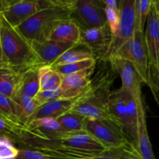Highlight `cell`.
Instances as JSON below:
<instances>
[{"instance_id":"28","label":"cell","mask_w":159,"mask_h":159,"mask_svg":"<svg viewBox=\"0 0 159 159\" xmlns=\"http://www.w3.org/2000/svg\"><path fill=\"white\" fill-rule=\"evenodd\" d=\"M96 65V59L89 58L80 61L74 62V63L66 64V65H59L51 67H53L61 75L65 76L70 74H73V73L79 72V71H83V70L95 68Z\"/></svg>"},{"instance_id":"13","label":"cell","mask_w":159,"mask_h":159,"mask_svg":"<svg viewBox=\"0 0 159 159\" xmlns=\"http://www.w3.org/2000/svg\"><path fill=\"white\" fill-rule=\"evenodd\" d=\"M69 131L63 128L56 119L43 118L33 120L22 129L20 134L39 139L53 141L64 138Z\"/></svg>"},{"instance_id":"32","label":"cell","mask_w":159,"mask_h":159,"mask_svg":"<svg viewBox=\"0 0 159 159\" xmlns=\"http://www.w3.org/2000/svg\"><path fill=\"white\" fill-rule=\"evenodd\" d=\"M106 16H107V25L110 30L112 37L117 33L120 23V8H107L105 7Z\"/></svg>"},{"instance_id":"39","label":"cell","mask_w":159,"mask_h":159,"mask_svg":"<svg viewBox=\"0 0 159 159\" xmlns=\"http://www.w3.org/2000/svg\"><path fill=\"white\" fill-rule=\"evenodd\" d=\"M50 158H51V157H50ZM50 159H56V158H51Z\"/></svg>"},{"instance_id":"29","label":"cell","mask_w":159,"mask_h":159,"mask_svg":"<svg viewBox=\"0 0 159 159\" xmlns=\"http://www.w3.org/2000/svg\"><path fill=\"white\" fill-rule=\"evenodd\" d=\"M23 128V127L15 125L0 116V139H8L14 144Z\"/></svg>"},{"instance_id":"35","label":"cell","mask_w":159,"mask_h":159,"mask_svg":"<svg viewBox=\"0 0 159 159\" xmlns=\"http://www.w3.org/2000/svg\"><path fill=\"white\" fill-rule=\"evenodd\" d=\"M159 92V63L158 65V68H157V71H156V77H155V96L157 99L156 96V93Z\"/></svg>"},{"instance_id":"34","label":"cell","mask_w":159,"mask_h":159,"mask_svg":"<svg viewBox=\"0 0 159 159\" xmlns=\"http://www.w3.org/2000/svg\"><path fill=\"white\" fill-rule=\"evenodd\" d=\"M17 0H0V13L15 4Z\"/></svg>"},{"instance_id":"30","label":"cell","mask_w":159,"mask_h":159,"mask_svg":"<svg viewBox=\"0 0 159 159\" xmlns=\"http://www.w3.org/2000/svg\"><path fill=\"white\" fill-rule=\"evenodd\" d=\"M19 155L18 148L8 139H0V159H17Z\"/></svg>"},{"instance_id":"1","label":"cell","mask_w":159,"mask_h":159,"mask_svg":"<svg viewBox=\"0 0 159 159\" xmlns=\"http://www.w3.org/2000/svg\"><path fill=\"white\" fill-rule=\"evenodd\" d=\"M76 0H50V6L41 9L16 28L30 43L48 40L51 32L61 22L71 20Z\"/></svg>"},{"instance_id":"20","label":"cell","mask_w":159,"mask_h":159,"mask_svg":"<svg viewBox=\"0 0 159 159\" xmlns=\"http://www.w3.org/2000/svg\"><path fill=\"white\" fill-rule=\"evenodd\" d=\"M23 74L9 68H0V93L13 99L18 92Z\"/></svg>"},{"instance_id":"19","label":"cell","mask_w":159,"mask_h":159,"mask_svg":"<svg viewBox=\"0 0 159 159\" xmlns=\"http://www.w3.org/2000/svg\"><path fill=\"white\" fill-rule=\"evenodd\" d=\"M86 159H143L135 144L93 152Z\"/></svg>"},{"instance_id":"37","label":"cell","mask_w":159,"mask_h":159,"mask_svg":"<svg viewBox=\"0 0 159 159\" xmlns=\"http://www.w3.org/2000/svg\"><path fill=\"white\" fill-rule=\"evenodd\" d=\"M154 1H155V8H156L157 14H158V20H159V0H154Z\"/></svg>"},{"instance_id":"5","label":"cell","mask_w":159,"mask_h":159,"mask_svg":"<svg viewBox=\"0 0 159 159\" xmlns=\"http://www.w3.org/2000/svg\"><path fill=\"white\" fill-rule=\"evenodd\" d=\"M85 131L105 148L134 144L122 127L109 119H87Z\"/></svg>"},{"instance_id":"9","label":"cell","mask_w":159,"mask_h":159,"mask_svg":"<svg viewBox=\"0 0 159 159\" xmlns=\"http://www.w3.org/2000/svg\"><path fill=\"white\" fill-rule=\"evenodd\" d=\"M71 19L81 30L101 27L107 23L105 6L102 0H76Z\"/></svg>"},{"instance_id":"14","label":"cell","mask_w":159,"mask_h":159,"mask_svg":"<svg viewBox=\"0 0 159 159\" xmlns=\"http://www.w3.org/2000/svg\"><path fill=\"white\" fill-rule=\"evenodd\" d=\"M94 68L62 76L60 86V89L62 92V99H73L83 93L91 82Z\"/></svg>"},{"instance_id":"22","label":"cell","mask_w":159,"mask_h":159,"mask_svg":"<svg viewBox=\"0 0 159 159\" xmlns=\"http://www.w3.org/2000/svg\"><path fill=\"white\" fill-rule=\"evenodd\" d=\"M62 76L51 66L43 65L39 68L40 91L60 89Z\"/></svg>"},{"instance_id":"27","label":"cell","mask_w":159,"mask_h":159,"mask_svg":"<svg viewBox=\"0 0 159 159\" xmlns=\"http://www.w3.org/2000/svg\"><path fill=\"white\" fill-rule=\"evenodd\" d=\"M153 0H136L135 3V32H144L146 23L152 9Z\"/></svg>"},{"instance_id":"4","label":"cell","mask_w":159,"mask_h":159,"mask_svg":"<svg viewBox=\"0 0 159 159\" xmlns=\"http://www.w3.org/2000/svg\"><path fill=\"white\" fill-rule=\"evenodd\" d=\"M109 113L136 145L138 138V105L136 98L123 89L111 92Z\"/></svg>"},{"instance_id":"24","label":"cell","mask_w":159,"mask_h":159,"mask_svg":"<svg viewBox=\"0 0 159 159\" xmlns=\"http://www.w3.org/2000/svg\"><path fill=\"white\" fill-rule=\"evenodd\" d=\"M20 113L18 104L13 99L0 93V116L15 125L23 127L20 124Z\"/></svg>"},{"instance_id":"11","label":"cell","mask_w":159,"mask_h":159,"mask_svg":"<svg viewBox=\"0 0 159 159\" xmlns=\"http://www.w3.org/2000/svg\"><path fill=\"white\" fill-rule=\"evenodd\" d=\"M111 41L112 34L107 23L101 27L81 30L79 44L88 48L96 61L103 59Z\"/></svg>"},{"instance_id":"7","label":"cell","mask_w":159,"mask_h":159,"mask_svg":"<svg viewBox=\"0 0 159 159\" xmlns=\"http://www.w3.org/2000/svg\"><path fill=\"white\" fill-rule=\"evenodd\" d=\"M135 3L136 0H120V23L117 33L112 37L107 54L102 61H108L120 47L133 37L135 33Z\"/></svg>"},{"instance_id":"3","label":"cell","mask_w":159,"mask_h":159,"mask_svg":"<svg viewBox=\"0 0 159 159\" xmlns=\"http://www.w3.org/2000/svg\"><path fill=\"white\" fill-rule=\"evenodd\" d=\"M0 42L7 68L20 73L43 66L30 42L12 27L1 15Z\"/></svg>"},{"instance_id":"16","label":"cell","mask_w":159,"mask_h":159,"mask_svg":"<svg viewBox=\"0 0 159 159\" xmlns=\"http://www.w3.org/2000/svg\"><path fill=\"white\" fill-rule=\"evenodd\" d=\"M136 100L138 105V138L136 147L143 159H155L148 133L145 109L142 95L140 94L137 96Z\"/></svg>"},{"instance_id":"6","label":"cell","mask_w":159,"mask_h":159,"mask_svg":"<svg viewBox=\"0 0 159 159\" xmlns=\"http://www.w3.org/2000/svg\"><path fill=\"white\" fill-rule=\"evenodd\" d=\"M144 34L148 56V85L155 95V77L159 63V20L154 0L152 9L148 17L146 30Z\"/></svg>"},{"instance_id":"26","label":"cell","mask_w":159,"mask_h":159,"mask_svg":"<svg viewBox=\"0 0 159 159\" xmlns=\"http://www.w3.org/2000/svg\"><path fill=\"white\" fill-rule=\"evenodd\" d=\"M62 127L67 131H85L87 118L78 113L68 112L56 119Z\"/></svg>"},{"instance_id":"10","label":"cell","mask_w":159,"mask_h":159,"mask_svg":"<svg viewBox=\"0 0 159 159\" xmlns=\"http://www.w3.org/2000/svg\"><path fill=\"white\" fill-rule=\"evenodd\" d=\"M50 6V0H17L0 13L12 27L17 28L37 12Z\"/></svg>"},{"instance_id":"17","label":"cell","mask_w":159,"mask_h":159,"mask_svg":"<svg viewBox=\"0 0 159 159\" xmlns=\"http://www.w3.org/2000/svg\"><path fill=\"white\" fill-rule=\"evenodd\" d=\"M75 101L76 98L58 99L42 104L30 116L27 124H29L31 121L35 120L43 119V118L57 119L59 116L69 112Z\"/></svg>"},{"instance_id":"21","label":"cell","mask_w":159,"mask_h":159,"mask_svg":"<svg viewBox=\"0 0 159 159\" xmlns=\"http://www.w3.org/2000/svg\"><path fill=\"white\" fill-rule=\"evenodd\" d=\"M40 68H31L22 75L17 93H23L30 97H35L36 95L40 91V83H39Z\"/></svg>"},{"instance_id":"33","label":"cell","mask_w":159,"mask_h":159,"mask_svg":"<svg viewBox=\"0 0 159 159\" xmlns=\"http://www.w3.org/2000/svg\"><path fill=\"white\" fill-rule=\"evenodd\" d=\"M34 99L39 102L40 105H42V104L55 100V99H62V92L60 89L54 90L39 91Z\"/></svg>"},{"instance_id":"18","label":"cell","mask_w":159,"mask_h":159,"mask_svg":"<svg viewBox=\"0 0 159 159\" xmlns=\"http://www.w3.org/2000/svg\"><path fill=\"white\" fill-rule=\"evenodd\" d=\"M81 37V29L72 19L61 22L51 32L48 40L58 42H69L79 44Z\"/></svg>"},{"instance_id":"12","label":"cell","mask_w":159,"mask_h":159,"mask_svg":"<svg viewBox=\"0 0 159 159\" xmlns=\"http://www.w3.org/2000/svg\"><path fill=\"white\" fill-rule=\"evenodd\" d=\"M107 62L110 64L113 71L120 77L121 89L128 91L135 98L141 94V84H144V80L131 62L117 57H111Z\"/></svg>"},{"instance_id":"25","label":"cell","mask_w":159,"mask_h":159,"mask_svg":"<svg viewBox=\"0 0 159 159\" xmlns=\"http://www.w3.org/2000/svg\"><path fill=\"white\" fill-rule=\"evenodd\" d=\"M80 45L77 44L72 48L67 51L62 55L57 58V60L52 65V66L59 65H66V64L74 63V62L80 61L85 60V59L94 58L91 51L82 46V48H79Z\"/></svg>"},{"instance_id":"38","label":"cell","mask_w":159,"mask_h":159,"mask_svg":"<svg viewBox=\"0 0 159 159\" xmlns=\"http://www.w3.org/2000/svg\"><path fill=\"white\" fill-rule=\"evenodd\" d=\"M0 21H1V14H0Z\"/></svg>"},{"instance_id":"31","label":"cell","mask_w":159,"mask_h":159,"mask_svg":"<svg viewBox=\"0 0 159 159\" xmlns=\"http://www.w3.org/2000/svg\"><path fill=\"white\" fill-rule=\"evenodd\" d=\"M18 159H50L49 155L43 152L25 145H19Z\"/></svg>"},{"instance_id":"36","label":"cell","mask_w":159,"mask_h":159,"mask_svg":"<svg viewBox=\"0 0 159 159\" xmlns=\"http://www.w3.org/2000/svg\"><path fill=\"white\" fill-rule=\"evenodd\" d=\"M7 68L6 65V62L4 60V56H3L2 50L1 42H0V68Z\"/></svg>"},{"instance_id":"23","label":"cell","mask_w":159,"mask_h":159,"mask_svg":"<svg viewBox=\"0 0 159 159\" xmlns=\"http://www.w3.org/2000/svg\"><path fill=\"white\" fill-rule=\"evenodd\" d=\"M13 100L20 107V124L24 127L30 116L40 105L34 98L30 97L23 93H16Z\"/></svg>"},{"instance_id":"2","label":"cell","mask_w":159,"mask_h":159,"mask_svg":"<svg viewBox=\"0 0 159 159\" xmlns=\"http://www.w3.org/2000/svg\"><path fill=\"white\" fill-rule=\"evenodd\" d=\"M114 73V71L110 73L107 71L97 73L91 79L85 91L76 97L75 102L70 112L82 115L87 119L113 120L109 113L108 105Z\"/></svg>"},{"instance_id":"15","label":"cell","mask_w":159,"mask_h":159,"mask_svg":"<svg viewBox=\"0 0 159 159\" xmlns=\"http://www.w3.org/2000/svg\"><path fill=\"white\" fill-rule=\"evenodd\" d=\"M31 45L43 65L52 66L61 55L77 44L47 40L41 43H31Z\"/></svg>"},{"instance_id":"8","label":"cell","mask_w":159,"mask_h":159,"mask_svg":"<svg viewBox=\"0 0 159 159\" xmlns=\"http://www.w3.org/2000/svg\"><path fill=\"white\" fill-rule=\"evenodd\" d=\"M113 57H120L131 62L144 80V84L148 85V56L144 33L135 32L133 37L120 47Z\"/></svg>"}]
</instances>
